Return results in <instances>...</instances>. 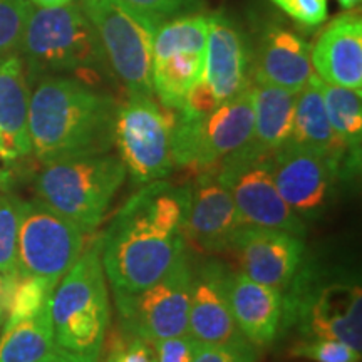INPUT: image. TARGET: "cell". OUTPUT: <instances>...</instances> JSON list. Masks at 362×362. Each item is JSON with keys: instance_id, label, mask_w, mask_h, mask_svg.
<instances>
[{"instance_id": "cell-1", "label": "cell", "mask_w": 362, "mask_h": 362, "mask_svg": "<svg viewBox=\"0 0 362 362\" xmlns=\"http://www.w3.org/2000/svg\"><path fill=\"white\" fill-rule=\"evenodd\" d=\"M189 187L144 185L117 211L101 238V262L112 292L136 293L155 284L187 250Z\"/></svg>"}, {"instance_id": "cell-2", "label": "cell", "mask_w": 362, "mask_h": 362, "mask_svg": "<svg viewBox=\"0 0 362 362\" xmlns=\"http://www.w3.org/2000/svg\"><path fill=\"white\" fill-rule=\"evenodd\" d=\"M117 104L110 94L64 76H44L30 94L33 153L45 165L62 158L110 153Z\"/></svg>"}, {"instance_id": "cell-3", "label": "cell", "mask_w": 362, "mask_h": 362, "mask_svg": "<svg viewBox=\"0 0 362 362\" xmlns=\"http://www.w3.org/2000/svg\"><path fill=\"white\" fill-rule=\"evenodd\" d=\"M19 51L29 79L59 74L99 78L111 71L101 40L79 2L34 7Z\"/></svg>"}, {"instance_id": "cell-4", "label": "cell", "mask_w": 362, "mask_h": 362, "mask_svg": "<svg viewBox=\"0 0 362 362\" xmlns=\"http://www.w3.org/2000/svg\"><path fill=\"white\" fill-rule=\"evenodd\" d=\"M280 329L305 339H334L362 351V288L352 275L310 265L287 285Z\"/></svg>"}, {"instance_id": "cell-5", "label": "cell", "mask_w": 362, "mask_h": 362, "mask_svg": "<svg viewBox=\"0 0 362 362\" xmlns=\"http://www.w3.org/2000/svg\"><path fill=\"white\" fill-rule=\"evenodd\" d=\"M56 346L84 359H99L111 322V302L96 238L59 280L51 300Z\"/></svg>"}, {"instance_id": "cell-6", "label": "cell", "mask_w": 362, "mask_h": 362, "mask_svg": "<svg viewBox=\"0 0 362 362\" xmlns=\"http://www.w3.org/2000/svg\"><path fill=\"white\" fill-rule=\"evenodd\" d=\"M126 176L123 161L111 153L62 158L45 163L35 178V194L84 232H93Z\"/></svg>"}, {"instance_id": "cell-7", "label": "cell", "mask_w": 362, "mask_h": 362, "mask_svg": "<svg viewBox=\"0 0 362 362\" xmlns=\"http://www.w3.org/2000/svg\"><path fill=\"white\" fill-rule=\"evenodd\" d=\"M253 129L252 86L203 116L181 117L171 124L173 166L193 173L214 170L245 144Z\"/></svg>"}, {"instance_id": "cell-8", "label": "cell", "mask_w": 362, "mask_h": 362, "mask_svg": "<svg viewBox=\"0 0 362 362\" xmlns=\"http://www.w3.org/2000/svg\"><path fill=\"white\" fill-rule=\"evenodd\" d=\"M106 54L111 72L128 94L153 96L151 49L158 27L124 0H79Z\"/></svg>"}, {"instance_id": "cell-9", "label": "cell", "mask_w": 362, "mask_h": 362, "mask_svg": "<svg viewBox=\"0 0 362 362\" xmlns=\"http://www.w3.org/2000/svg\"><path fill=\"white\" fill-rule=\"evenodd\" d=\"M193 264L185 250L155 284L136 293L115 292L124 334L149 344L188 332Z\"/></svg>"}, {"instance_id": "cell-10", "label": "cell", "mask_w": 362, "mask_h": 362, "mask_svg": "<svg viewBox=\"0 0 362 362\" xmlns=\"http://www.w3.org/2000/svg\"><path fill=\"white\" fill-rule=\"evenodd\" d=\"M171 124L173 121L151 96L129 94L117 106L115 146L136 185L165 180L173 171Z\"/></svg>"}, {"instance_id": "cell-11", "label": "cell", "mask_w": 362, "mask_h": 362, "mask_svg": "<svg viewBox=\"0 0 362 362\" xmlns=\"http://www.w3.org/2000/svg\"><path fill=\"white\" fill-rule=\"evenodd\" d=\"M206 34L208 16L192 13L163 22L153 35V94L165 110H183L189 89L200 79Z\"/></svg>"}, {"instance_id": "cell-12", "label": "cell", "mask_w": 362, "mask_h": 362, "mask_svg": "<svg viewBox=\"0 0 362 362\" xmlns=\"http://www.w3.org/2000/svg\"><path fill=\"white\" fill-rule=\"evenodd\" d=\"M272 156L257 155L242 146L216 166V176L232 194L242 225L277 228L302 237L307 230L305 221L279 193L272 173Z\"/></svg>"}, {"instance_id": "cell-13", "label": "cell", "mask_w": 362, "mask_h": 362, "mask_svg": "<svg viewBox=\"0 0 362 362\" xmlns=\"http://www.w3.org/2000/svg\"><path fill=\"white\" fill-rule=\"evenodd\" d=\"M86 248V232L42 200H22L17 274L59 284Z\"/></svg>"}, {"instance_id": "cell-14", "label": "cell", "mask_w": 362, "mask_h": 362, "mask_svg": "<svg viewBox=\"0 0 362 362\" xmlns=\"http://www.w3.org/2000/svg\"><path fill=\"white\" fill-rule=\"evenodd\" d=\"M272 173L279 193L300 220H317L327 210L344 180L332 158L285 144L272 156Z\"/></svg>"}, {"instance_id": "cell-15", "label": "cell", "mask_w": 362, "mask_h": 362, "mask_svg": "<svg viewBox=\"0 0 362 362\" xmlns=\"http://www.w3.org/2000/svg\"><path fill=\"white\" fill-rule=\"evenodd\" d=\"M197 83L216 104L238 96L252 86L250 37L228 13L218 11L208 16L205 59Z\"/></svg>"}, {"instance_id": "cell-16", "label": "cell", "mask_w": 362, "mask_h": 362, "mask_svg": "<svg viewBox=\"0 0 362 362\" xmlns=\"http://www.w3.org/2000/svg\"><path fill=\"white\" fill-rule=\"evenodd\" d=\"M312 74L310 44L302 35L275 19L255 27L250 39L252 84L298 93Z\"/></svg>"}, {"instance_id": "cell-17", "label": "cell", "mask_w": 362, "mask_h": 362, "mask_svg": "<svg viewBox=\"0 0 362 362\" xmlns=\"http://www.w3.org/2000/svg\"><path fill=\"white\" fill-rule=\"evenodd\" d=\"M228 250L248 279L284 291L300 269L305 247L302 237L284 230L240 225Z\"/></svg>"}, {"instance_id": "cell-18", "label": "cell", "mask_w": 362, "mask_h": 362, "mask_svg": "<svg viewBox=\"0 0 362 362\" xmlns=\"http://www.w3.org/2000/svg\"><path fill=\"white\" fill-rule=\"evenodd\" d=\"M189 211L185 238L194 250L202 253H221L228 250L230 240L242 225L228 189L208 170L198 173L189 187Z\"/></svg>"}, {"instance_id": "cell-19", "label": "cell", "mask_w": 362, "mask_h": 362, "mask_svg": "<svg viewBox=\"0 0 362 362\" xmlns=\"http://www.w3.org/2000/svg\"><path fill=\"white\" fill-rule=\"evenodd\" d=\"M230 270L218 260H206L198 269L193 267L189 293L188 334L200 344L245 342L235 324L228 302Z\"/></svg>"}, {"instance_id": "cell-20", "label": "cell", "mask_w": 362, "mask_h": 362, "mask_svg": "<svg viewBox=\"0 0 362 362\" xmlns=\"http://www.w3.org/2000/svg\"><path fill=\"white\" fill-rule=\"evenodd\" d=\"M312 69L324 83L362 94V22L356 12L332 19L310 45Z\"/></svg>"}, {"instance_id": "cell-21", "label": "cell", "mask_w": 362, "mask_h": 362, "mask_svg": "<svg viewBox=\"0 0 362 362\" xmlns=\"http://www.w3.org/2000/svg\"><path fill=\"white\" fill-rule=\"evenodd\" d=\"M228 302L242 336L257 349L270 347L279 336L284 314V296L279 288L259 284L242 272L230 270Z\"/></svg>"}, {"instance_id": "cell-22", "label": "cell", "mask_w": 362, "mask_h": 362, "mask_svg": "<svg viewBox=\"0 0 362 362\" xmlns=\"http://www.w3.org/2000/svg\"><path fill=\"white\" fill-rule=\"evenodd\" d=\"M287 144L332 158L341 166L344 178H352L361 168V158L352 156L330 128L315 72L297 93L292 134Z\"/></svg>"}, {"instance_id": "cell-23", "label": "cell", "mask_w": 362, "mask_h": 362, "mask_svg": "<svg viewBox=\"0 0 362 362\" xmlns=\"http://www.w3.org/2000/svg\"><path fill=\"white\" fill-rule=\"evenodd\" d=\"M29 78L19 56L0 59V158L16 161L33 153L29 134Z\"/></svg>"}, {"instance_id": "cell-24", "label": "cell", "mask_w": 362, "mask_h": 362, "mask_svg": "<svg viewBox=\"0 0 362 362\" xmlns=\"http://www.w3.org/2000/svg\"><path fill=\"white\" fill-rule=\"evenodd\" d=\"M252 90L253 129L243 148L272 156L291 139L297 93L264 84H252Z\"/></svg>"}, {"instance_id": "cell-25", "label": "cell", "mask_w": 362, "mask_h": 362, "mask_svg": "<svg viewBox=\"0 0 362 362\" xmlns=\"http://www.w3.org/2000/svg\"><path fill=\"white\" fill-rule=\"evenodd\" d=\"M56 347L51 305L39 314L4 324L0 362H37Z\"/></svg>"}, {"instance_id": "cell-26", "label": "cell", "mask_w": 362, "mask_h": 362, "mask_svg": "<svg viewBox=\"0 0 362 362\" xmlns=\"http://www.w3.org/2000/svg\"><path fill=\"white\" fill-rule=\"evenodd\" d=\"M325 112H327L330 128L336 134L337 141L342 144L352 156L361 158L362 141V104L361 93L324 83L317 78Z\"/></svg>"}, {"instance_id": "cell-27", "label": "cell", "mask_w": 362, "mask_h": 362, "mask_svg": "<svg viewBox=\"0 0 362 362\" xmlns=\"http://www.w3.org/2000/svg\"><path fill=\"white\" fill-rule=\"evenodd\" d=\"M57 284L35 275H19L13 279L11 293L7 298V309L4 324L16 322L25 317L39 314L51 305L52 293Z\"/></svg>"}, {"instance_id": "cell-28", "label": "cell", "mask_w": 362, "mask_h": 362, "mask_svg": "<svg viewBox=\"0 0 362 362\" xmlns=\"http://www.w3.org/2000/svg\"><path fill=\"white\" fill-rule=\"evenodd\" d=\"M22 200L0 193V274L17 277V240H19Z\"/></svg>"}, {"instance_id": "cell-29", "label": "cell", "mask_w": 362, "mask_h": 362, "mask_svg": "<svg viewBox=\"0 0 362 362\" xmlns=\"http://www.w3.org/2000/svg\"><path fill=\"white\" fill-rule=\"evenodd\" d=\"M34 7L30 0H0V59L13 56L21 49Z\"/></svg>"}, {"instance_id": "cell-30", "label": "cell", "mask_w": 362, "mask_h": 362, "mask_svg": "<svg viewBox=\"0 0 362 362\" xmlns=\"http://www.w3.org/2000/svg\"><path fill=\"white\" fill-rule=\"evenodd\" d=\"M291 356L314 362H361V351L334 339H304L292 347Z\"/></svg>"}, {"instance_id": "cell-31", "label": "cell", "mask_w": 362, "mask_h": 362, "mask_svg": "<svg viewBox=\"0 0 362 362\" xmlns=\"http://www.w3.org/2000/svg\"><path fill=\"white\" fill-rule=\"evenodd\" d=\"M124 2L156 27L176 17L198 13L203 7V0H124Z\"/></svg>"}, {"instance_id": "cell-32", "label": "cell", "mask_w": 362, "mask_h": 362, "mask_svg": "<svg viewBox=\"0 0 362 362\" xmlns=\"http://www.w3.org/2000/svg\"><path fill=\"white\" fill-rule=\"evenodd\" d=\"M296 24L312 29L327 21V0H270Z\"/></svg>"}, {"instance_id": "cell-33", "label": "cell", "mask_w": 362, "mask_h": 362, "mask_svg": "<svg viewBox=\"0 0 362 362\" xmlns=\"http://www.w3.org/2000/svg\"><path fill=\"white\" fill-rule=\"evenodd\" d=\"M257 347L250 342L198 344L193 362H257Z\"/></svg>"}, {"instance_id": "cell-34", "label": "cell", "mask_w": 362, "mask_h": 362, "mask_svg": "<svg viewBox=\"0 0 362 362\" xmlns=\"http://www.w3.org/2000/svg\"><path fill=\"white\" fill-rule=\"evenodd\" d=\"M106 362H158V359L153 344L124 334L112 342Z\"/></svg>"}, {"instance_id": "cell-35", "label": "cell", "mask_w": 362, "mask_h": 362, "mask_svg": "<svg viewBox=\"0 0 362 362\" xmlns=\"http://www.w3.org/2000/svg\"><path fill=\"white\" fill-rule=\"evenodd\" d=\"M198 344L200 342L187 332L158 341L153 344V347H155L158 362H193Z\"/></svg>"}, {"instance_id": "cell-36", "label": "cell", "mask_w": 362, "mask_h": 362, "mask_svg": "<svg viewBox=\"0 0 362 362\" xmlns=\"http://www.w3.org/2000/svg\"><path fill=\"white\" fill-rule=\"evenodd\" d=\"M84 361H86L84 357L71 354V352H67L64 349H61L59 346H56L47 356H44L42 359L37 362H84Z\"/></svg>"}, {"instance_id": "cell-37", "label": "cell", "mask_w": 362, "mask_h": 362, "mask_svg": "<svg viewBox=\"0 0 362 362\" xmlns=\"http://www.w3.org/2000/svg\"><path fill=\"white\" fill-rule=\"evenodd\" d=\"M13 279L16 277H6L4 274H0V324H4V319H6L7 298L8 293H11Z\"/></svg>"}, {"instance_id": "cell-38", "label": "cell", "mask_w": 362, "mask_h": 362, "mask_svg": "<svg viewBox=\"0 0 362 362\" xmlns=\"http://www.w3.org/2000/svg\"><path fill=\"white\" fill-rule=\"evenodd\" d=\"M35 7H59V6H66V4L72 2V0H30Z\"/></svg>"}, {"instance_id": "cell-39", "label": "cell", "mask_w": 362, "mask_h": 362, "mask_svg": "<svg viewBox=\"0 0 362 362\" xmlns=\"http://www.w3.org/2000/svg\"><path fill=\"white\" fill-rule=\"evenodd\" d=\"M339 6L342 8H346V11H351V8L357 7L361 4V0H337Z\"/></svg>"}, {"instance_id": "cell-40", "label": "cell", "mask_w": 362, "mask_h": 362, "mask_svg": "<svg viewBox=\"0 0 362 362\" xmlns=\"http://www.w3.org/2000/svg\"><path fill=\"white\" fill-rule=\"evenodd\" d=\"M84 362H98V359H86Z\"/></svg>"}, {"instance_id": "cell-41", "label": "cell", "mask_w": 362, "mask_h": 362, "mask_svg": "<svg viewBox=\"0 0 362 362\" xmlns=\"http://www.w3.org/2000/svg\"><path fill=\"white\" fill-rule=\"evenodd\" d=\"M0 325H2V324H0Z\"/></svg>"}]
</instances>
